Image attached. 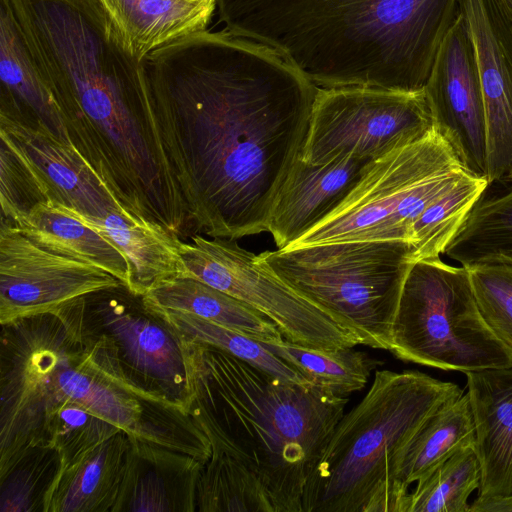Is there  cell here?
Masks as SVG:
<instances>
[{"label":"cell","instance_id":"2e32d148","mask_svg":"<svg viewBox=\"0 0 512 512\" xmlns=\"http://www.w3.org/2000/svg\"><path fill=\"white\" fill-rule=\"evenodd\" d=\"M372 162L346 156L311 164L300 157L279 191L269 219L268 232L277 249L292 245L334 211Z\"/></svg>","mask_w":512,"mask_h":512},{"label":"cell","instance_id":"d6986e66","mask_svg":"<svg viewBox=\"0 0 512 512\" xmlns=\"http://www.w3.org/2000/svg\"><path fill=\"white\" fill-rule=\"evenodd\" d=\"M58 205L119 249L127 262L126 287L131 293L143 296L157 283L180 275L181 239L163 224L134 215L121 207L112 209L103 217H93Z\"/></svg>","mask_w":512,"mask_h":512},{"label":"cell","instance_id":"74e56055","mask_svg":"<svg viewBox=\"0 0 512 512\" xmlns=\"http://www.w3.org/2000/svg\"><path fill=\"white\" fill-rule=\"evenodd\" d=\"M510 2L512 3V0H510Z\"/></svg>","mask_w":512,"mask_h":512},{"label":"cell","instance_id":"603a6c76","mask_svg":"<svg viewBox=\"0 0 512 512\" xmlns=\"http://www.w3.org/2000/svg\"><path fill=\"white\" fill-rule=\"evenodd\" d=\"M151 310L191 313L241 332L255 341L272 343L283 339L276 325L243 301L190 277H172L153 286L142 296Z\"/></svg>","mask_w":512,"mask_h":512},{"label":"cell","instance_id":"9a60e30c","mask_svg":"<svg viewBox=\"0 0 512 512\" xmlns=\"http://www.w3.org/2000/svg\"><path fill=\"white\" fill-rule=\"evenodd\" d=\"M0 139L35 175L49 201L93 217L120 207L77 149L38 121L0 109Z\"/></svg>","mask_w":512,"mask_h":512},{"label":"cell","instance_id":"1f68e13d","mask_svg":"<svg viewBox=\"0 0 512 512\" xmlns=\"http://www.w3.org/2000/svg\"><path fill=\"white\" fill-rule=\"evenodd\" d=\"M463 266L482 319L512 357V257L495 255Z\"/></svg>","mask_w":512,"mask_h":512},{"label":"cell","instance_id":"ba28073f","mask_svg":"<svg viewBox=\"0 0 512 512\" xmlns=\"http://www.w3.org/2000/svg\"><path fill=\"white\" fill-rule=\"evenodd\" d=\"M389 351L406 362L464 373L512 366L480 315L467 268L440 257L412 263Z\"/></svg>","mask_w":512,"mask_h":512},{"label":"cell","instance_id":"277c9868","mask_svg":"<svg viewBox=\"0 0 512 512\" xmlns=\"http://www.w3.org/2000/svg\"><path fill=\"white\" fill-rule=\"evenodd\" d=\"M186 343L194 390L189 413L211 451L248 469L274 512H302L307 481L348 398L282 380L215 347Z\"/></svg>","mask_w":512,"mask_h":512},{"label":"cell","instance_id":"484cf974","mask_svg":"<svg viewBox=\"0 0 512 512\" xmlns=\"http://www.w3.org/2000/svg\"><path fill=\"white\" fill-rule=\"evenodd\" d=\"M262 344L309 381L341 397L364 388L371 372L380 364L354 347L318 350L291 343L284 338Z\"/></svg>","mask_w":512,"mask_h":512},{"label":"cell","instance_id":"9c48e42d","mask_svg":"<svg viewBox=\"0 0 512 512\" xmlns=\"http://www.w3.org/2000/svg\"><path fill=\"white\" fill-rule=\"evenodd\" d=\"M179 254L178 277L197 279L250 305L291 343L318 350L361 344L352 330L295 291L234 239L194 235L190 243L181 240Z\"/></svg>","mask_w":512,"mask_h":512},{"label":"cell","instance_id":"7402d4cb","mask_svg":"<svg viewBox=\"0 0 512 512\" xmlns=\"http://www.w3.org/2000/svg\"><path fill=\"white\" fill-rule=\"evenodd\" d=\"M128 50L140 61L152 51L205 31L216 4L184 0H100Z\"/></svg>","mask_w":512,"mask_h":512},{"label":"cell","instance_id":"52a82bcc","mask_svg":"<svg viewBox=\"0 0 512 512\" xmlns=\"http://www.w3.org/2000/svg\"><path fill=\"white\" fill-rule=\"evenodd\" d=\"M468 173L434 124L373 161L342 203L287 248L347 241L409 243L410 228L424 208Z\"/></svg>","mask_w":512,"mask_h":512},{"label":"cell","instance_id":"83f0119b","mask_svg":"<svg viewBox=\"0 0 512 512\" xmlns=\"http://www.w3.org/2000/svg\"><path fill=\"white\" fill-rule=\"evenodd\" d=\"M149 310L164 319L185 342L215 347L285 381L306 386L314 384L261 342L241 332L191 313Z\"/></svg>","mask_w":512,"mask_h":512},{"label":"cell","instance_id":"4dcf8cb0","mask_svg":"<svg viewBox=\"0 0 512 512\" xmlns=\"http://www.w3.org/2000/svg\"><path fill=\"white\" fill-rule=\"evenodd\" d=\"M199 512H274L258 479L224 453L211 451L197 486Z\"/></svg>","mask_w":512,"mask_h":512},{"label":"cell","instance_id":"d4e9b609","mask_svg":"<svg viewBox=\"0 0 512 512\" xmlns=\"http://www.w3.org/2000/svg\"><path fill=\"white\" fill-rule=\"evenodd\" d=\"M475 442V425L468 393L434 412L412 438L401 458L396 482L404 501L409 487L462 446Z\"/></svg>","mask_w":512,"mask_h":512},{"label":"cell","instance_id":"f546056e","mask_svg":"<svg viewBox=\"0 0 512 512\" xmlns=\"http://www.w3.org/2000/svg\"><path fill=\"white\" fill-rule=\"evenodd\" d=\"M461 265L504 255L512 257V186L475 204L444 253Z\"/></svg>","mask_w":512,"mask_h":512},{"label":"cell","instance_id":"4316f807","mask_svg":"<svg viewBox=\"0 0 512 512\" xmlns=\"http://www.w3.org/2000/svg\"><path fill=\"white\" fill-rule=\"evenodd\" d=\"M489 185L486 177L468 173L432 200L410 228L413 260L440 257Z\"/></svg>","mask_w":512,"mask_h":512},{"label":"cell","instance_id":"7c38bea8","mask_svg":"<svg viewBox=\"0 0 512 512\" xmlns=\"http://www.w3.org/2000/svg\"><path fill=\"white\" fill-rule=\"evenodd\" d=\"M121 285L119 279L93 264L40 247L1 218V325Z\"/></svg>","mask_w":512,"mask_h":512},{"label":"cell","instance_id":"ffe728a7","mask_svg":"<svg viewBox=\"0 0 512 512\" xmlns=\"http://www.w3.org/2000/svg\"><path fill=\"white\" fill-rule=\"evenodd\" d=\"M0 109L34 119L70 143L59 105L35 65L8 0H0Z\"/></svg>","mask_w":512,"mask_h":512},{"label":"cell","instance_id":"3957f363","mask_svg":"<svg viewBox=\"0 0 512 512\" xmlns=\"http://www.w3.org/2000/svg\"><path fill=\"white\" fill-rule=\"evenodd\" d=\"M223 29L319 88H425L459 0H216Z\"/></svg>","mask_w":512,"mask_h":512},{"label":"cell","instance_id":"cb8c5ba5","mask_svg":"<svg viewBox=\"0 0 512 512\" xmlns=\"http://www.w3.org/2000/svg\"><path fill=\"white\" fill-rule=\"evenodd\" d=\"M15 226L40 247L93 264L127 286L128 266L119 249L58 204L39 203Z\"/></svg>","mask_w":512,"mask_h":512},{"label":"cell","instance_id":"5bb4252c","mask_svg":"<svg viewBox=\"0 0 512 512\" xmlns=\"http://www.w3.org/2000/svg\"><path fill=\"white\" fill-rule=\"evenodd\" d=\"M425 92L435 126L464 167L486 177V122L474 46L461 15L437 53Z\"/></svg>","mask_w":512,"mask_h":512},{"label":"cell","instance_id":"8d00e7d4","mask_svg":"<svg viewBox=\"0 0 512 512\" xmlns=\"http://www.w3.org/2000/svg\"><path fill=\"white\" fill-rule=\"evenodd\" d=\"M191 3L216 4V0H184Z\"/></svg>","mask_w":512,"mask_h":512},{"label":"cell","instance_id":"6da1fadb","mask_svg":"<svg viewBox=\"0 0 512 512\" xmlns=\"http://www.w3.org/2000/svg\"><path fill=\"white\" fill-rule=\"evenodd\" d=\"M142 65L189 221L210 237L268 231L318 87L269 47L224 30L175 40Z\"/></svg>","mask_w":512,"mask_h":512},{"label":"cell","instance_id":"ac0fdd59","mask_svg":"<svg viewBox=\"0 0 512 512\" xmlns=\"http://www.w3.org/2000/svg\"><path fill=\"white\" fill-rule=\"evenodd\" d=\"M481 466L478 497L512 495V366L466 372Z\"/></svg>","mask_w":512,"mask_h":512},{"label":"cell","instance_id":"30bf717a","mask_svg":"<svg viewBox=\"0 0 512 512\" xmlns=\"http://www.w3.org/2000/svg\"><path fill=\"white\" fill-rule=\"evenodd\" d=\"M434 125L425 88H319L301 158L325 164L346 156L375 161Z\"/></svg>","mask_w":512,"mask_h":512},{"label":"cell","instance_id":"f1b7e54d","mask_svg":"<svg viewBox=\"0 0 512 512\" xmlns=\"http://www.w3.org/2000/svg\"><path fill=\"white\" fill-rule=\"evenodd\" d=\"M481 466L475 442L421 477L408 493L404 512H470L468 498L479 489Z\"/></svg>","mask_w":512,"mask_h":512},{"label":"cell","instance_id":"5b68a950","mask_svg":"<svg viewBox=\"0 0 512 512\" xmlns=\"http://www.w3.org/2000/svg\"><path fill=\"white\" fill-rule=\"evenodd\" d=\"M462 389L429 375L378 370L336 425L310 475L302 512H403L396 475L408 444Z\"/></svg>","mask_w":512,"mask_h":512},{"label":"cell","instance_id":"d590c367","mask_svg":"<svg viewBox=\"0 0 512 512\" xmlns=\"http://www.w3.org/2000/svg\"><path fill=\"white\" fill-rule=\"evenodd\" d=\"M470 512H512V495L507 497H477L470 504Z\"/></svg>","mask_w":512,"mask_h":512},{"label":"cell","instance_id":"44dd1931","mask_svg":"<svg viewBox=\"0 0 512 512\" xmlns=\"http://www.w3.org/2000/svg\"><path fill=\"white\" fill-rule=\"evenodd\" d=\"M129 434L123 430L59 470L43 512H112L123 480Z\"/></svg>","mask_w":512,"mask_h":512},{"label":"cell","instance_id":"d6a6232c","mask_svg":"<svg viewBox=\"0 0 512 512\" xmlns=\"http://www.w3.org/2000/svg\"><path fill=\"white\" fill-rule=\"evenodd\" d=\"M121 430L80 404L65 402L50 415L43 432L42 447L55 448L59 452L61 470Z\"/></svg>","mask_w":512,"mask_h":512},{"label":"cell","instance_id":"836d02e7","mask_svg":"<svg viewBox=\"0 0 512 512\" xmlns=\"http://www.w3.org/2000/svg\"><path fill=\"white\" fill-rule=\"evenodd\" d=\"M61 467L55 448L36 447L27 451L0 476L1 512H43L45 496Z\"/></svg>","mask_w":512,"mask_h":512},{"label":"cell","instance_id":"e0dca14e","mask_svg":"<svg viewBox=\"0 0 512 512\" xmlns=\"http://www.w3.org/2000/svg\"><path fill=\"white\" fill-rule=\"evenodd\" d=\"M206 462L129 435L125 470L112 512H194Z\"/></svg>","mask_w":512,"mask_h":512},{"label":"cell","instance_id":"4fadbf2b","mask_svg":"<svg viewBox=\"0 0 512 512\" xmlns=\"http://www.w3.org/2000/svg\"><path fill=\"white\" fill-rule=\"evenodd\" d=\"M482 86L486 122V178L512 181V3L459 0Z\"/></svg>","mask_w":512,"mask_h":512},{"label":"cell","instance_id":"7a4b0ae2","mask_svg":"<svg viewBox=\"0 0 512 512\" xmlns=\"http://www.w3.org/2000/svg\"><path fill=\"white\" fill-rule=\"evenodd\" d=\"M84 298L1 325L0 476L42 447L50 415L65 402L207 462L210 442L192 415L126 375L115 344L87 318Z\"/></svg>","mask_w":512,"mask_h":512},{"label":"cell","instance_id":"8fae6325","mask_svg":"<svg viewBox=\"0 0 512 512\" xmlns=\"http://www.w3.org/2000/svg\"><path fill=\"white\" fill-rule=\"evenodd\" d=\"M84 303L89 321L115 344L126 375L189 412L194 396L190 349L169 324L124 285L89 294Z\"/></svg>","mask_w":512,"mask_h":512},{"label":"cell","instance_id":"8992f818","mask_svg":"<svg viewBox=\"0 0 512 512\" xmlns=\"http://www.w3.org/2000/svg\"><path fill=\"white\" fill-rule=\"evenodd\" d=\"M257 261L352 330L390 350L404 281L414 262L404 241H347L265 251Z\"/></svg>","mask_w":512,"mask_h":512},{"label":"cell","instance_id":"e575fe53","mask_svg":"<svg viewBox=\"0 0 512 512\" xmlns=\"http://www.w3.org/2000/svg\"><path fill=\"white\" fill-rule=\"evenodd\" d=\"M49 201L23 160L4 142L0 145L1 218L20 223L39 203Z\"/></svg>","mask_w":512,"mask_h":512}]
</instances>
